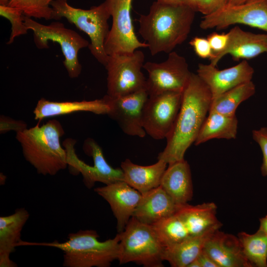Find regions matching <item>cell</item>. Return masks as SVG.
I'll return each mask as SVG.
<instances>
[{"mask_svg":"<svg viewBox=\"0 0 267 267\" xmlns=\"http://www.w3.org/2000/svg\"><path fill=\"white\" fill-rule=\"evenodd\" d=\"M211 92L197 74L191 73L182 92L180 108L175 124L166 138L164 149L158 160L168 165L184 159L187 149L194 143L210 109Z\"/></svg>","mask_w":267,"mask_h":267,"instance_id":"obj_1","label":"cell"},{"mask_svg":"<svg viewBox=\"0 0 267 267\" xmlns=\"http://www.w3.org/2000/svg\"><path fill=\"white\" fill-rule=\"evenodd\" d=\"M196 11L186 4L153 2L147 14L138 19L139 33L151 54L169 53L187 38Z\"/></svg>","mask_w":267,"mask_h":267,"instance_id":"obj_2","label":"cell"},{"mask_svg":"<svg viewBox=\"0 0 267 267\" xmlns=\"http://www.w3.org/2000/svg\"><path fill=\"white\" fill-rule=\"evenodd\" d=\"M64 134L59 121L52 119L16 133V138L25 160L39 174L54 176L68 167L66 151L60 142Z\"/></svg>","mask_w":267,"mask_h":267,"instance_id":"obj_3","label":"cell"},{"mask_svg":"<svg viewBox=\"0 0 267 267\" xmlns=\"http://www.w3.org/2000/svg\"><path fill=\"white\" fill-rule=\"evenodd\" d=\"M96 231L80 230L68 234L63 242L54 240L50 242H36L21 240L20 246H41L55 248L63 252L64 267H109L118 260L120 235L104 241L98 240Z\"/></svg>","mask_w":267,"mask_h":267,"instance_id":"obj_4","label":"cell"},{"mask_svg":"<svg viewBox=\"0 0 267 267\" xmlns=\"http://www.w3.org/2000/svg\"><path fill=\"white\" fill-rule=\"evenodd\" d=\"M50 6L53 10V19L65 18L89 37L90 53L105 66L109 56L105 51L104 43L110 30L108 20L111 17L105 1L89 9L73 7L67 0H54Z\"/></svg>","mask_w":267,"mask_h":267,"instance_id":"obj_5","label":"cell"},{"mask_svg":"<svg viewBox=\"0 0 267 267\" xmlns=\"http://www.w3.org/2000/svg\"><path fill=\"white\" fill-rule=\"evenodd\" d=\"M120 235V265L134 262L145 267H163L165 247L152 225L132 217Z\"/></svg>","mask_w":267,"mask_h":267,"instance_id":"obj_6","label":"cell"},{"mask_svg":"<svg viewBox=\"0 0 267 267\" xmlns=\"http://www.w3.org/2000/svg\"><path fill=\"white\" fill-rule=\"evenodd\" d=\"M23 19L27 29L33 32L36 47L40 49L48 48L49 41L58 44L64 57L63 64L69 77H78L82 71L79 51L88 47L89 43L76 31L66 28L61 22H52L49 25H44L25 15Z\"/></svg>","mask_w":267,"mask_h":267,"instance_id":"obj_7","label":"cell"},{"mask_svg":"<svg viewBox=\"0 0 267 267\" xmlns=\"http://www.w3.org/2000/svg\"><path fill=\"white\" fill-rule=\"evenodd\" d=\"M76 143V140L68 138L63 142V146L66 151L70 173L74 175L81 174L86 186L90 188L96 182L106 185L123 181L122 169L114 168L107 163L101 148L93 139L87 138L83 146L85 153L92 158L93 166L87 164L78 157L75 150Z\"/></svg>","mask_w":267,"mask_h":267,"instance_id":"obj_8","label":"cell"},{"mask_svg":"<svg viewBox=\"0 0 267 267\" xmlns=\"http://www.w3.org/2000/svg\"><path fill=\"white\" fill-rule=\"evenodd\" d=\"M144 58L143 52L137 49L130 54L109 55L105 66L107 94L119 97L146 89V79L141 71Z\"/></svg>","mask_w":267,"mask_h":267,"instance_id":"obj_9","label":"cell"},{"mask_svg":"<svg viewBox=\"0 0 267 267\" xmlns=\"http://www.w3.org/2000/svg\"><path fill=\"white\" fill-rule=\"evenodd\" d=\"M182 92L166 91L148 96L143 108L142 124L146 133L155 139L167 138L178 114Z\"/></svg>","mask_w":267,"mask_h":267,"instance_id":"obj_10","label":"cell"},{"mask_svg":"<svg viewBox=\"0 0 267 267\" xmlns=\"http://www.w3.org/2000/svg\"><path fill=\"white\" fill-rule=\"evenodd\" d=\"M143 68L148 74L146 90L148 96L169 91L182 92L192 73L185 57L174 51L169 53L165 61H148Z\"/></svg>","mask_w":267,"mask_h":267,"instance_id":"obj_11","label":"cell"},{"mask_svg":"<svg viewBox=\"0 0 267 267\" xmlns=\"http://www.w3.org/2000/svg\"><path fill=\"white\" fill-rule=\"evenodd\" d=\"M112 18L111 28L104 43L108 55L130 54L139 48L148 47L135 35L131 9L132 0H105Z\"/></svg>","mask_w":267,"mask_h":267,"instance_id":"obj_12","label":"cell"},{"mask_svg":"<svg viewBox=\"0 0 267 267\" xmlns=\"http://www.w3.org/2000/svg\"><path fill=\"white\" fill-rule=\"evenodd\" d=\"M242 24L267 33V2L266 0H247L238 5L226 4L209 15L203 16L199 26L203 30L226 29Z\"/></svg>","mask_w":267,"mask_h":267,"instance_id":"obj_13","label":"cell"},{"mask_svg":"<svg viewBox=\"0 0 267 267\" xmlns=\"http://www.w3.org/2000/svg\"><path fill=\"white\" fill-rule=\"evenodd\" d=\"M110 107L108 115L118 124L122 131L130 136L144 137L146 133L142 124L144 105L148 97L146 89L119 97L105 95Z\"/></svg>","mask_w":267,"mask_h":267,"instance_id":"obj_14","label":"cell"},{"mask_svg":"<svg viewBox=\"0 0 267 267\" xmlns=\"http://www.w3.org/2000/svg\"><path fill=\"white\" fill-rule=\"evenodd\" d=\"M254 74L253 68L246 60L222 70L218 69L211 63H199L197 69V74L209 88L212 98L252 81Z\"/></svg>","mask_w":267,"mask_h":267,"instance_id":"obj_15","label":"cell"},{"mask_svg":"<svg viewBox=\"0 0 267 267\" xmlns=\"http://www.w3.org/2000/svg\"><path fill=\"white\" fill-rule=\"evenodd\" d=\"M94 191L109 204L117 221V232H122L132 217L142 194L124 181L97 187Z\"/></svg>","mask_w":267,"mask_h":267,"instance_id":"obj_16","label":"cell"},{"mask_svg":"<svg viewBox=\"0 0 267 267\" xmlns=\"http://www.w3.org/2000/svg\"><path fill=\"white\" fill-rule=\"evenodd\" d=\"M228 41L225 49L214 54L209 60L211 64L217 66L226 55H230L235 60H247L267 53V34H257L245 31L236 26L228 32Z\"/></svg>","mask_w":267,"mask_h":267,"instance_id":"obj_17","label":"cell"},{"mask_svg":"<svg viewBox=\"0 0 267 267\" xmlns=\"http://www.w3.org/2000/svg\"><path fill=\"white\" fill-rule=\"evenodd\" d=\"M203 250L218 267H252L243 253L238 237L219 229L207 238Z\"/></svg>","mask_w":267,"mask_h":267,"instance_id":"obj_18","label":"cell"},{"mask_svg":"<svg viewBox=\"0 0 267 267\" xmlns=\"http://www.w3.org/2000/svg\"><path fill=\"white\" fill-rule=\"evenodd\" d=\"M179 206L160 185L142 194L132 217L142 223L152 225L175 214Z\"/></svg>","mask_w":267,"mask_h":267,"instance_id":"obj_19","label":"cell"},{"mask_svg":"<svg viewBox=\"0 0 267 267\" xmlns=\"http://www.w3.org/2000/svg\"><path fill=\"white\" fill-rule=\"evenodd\" d=\"M217 209L214 202L195 206L187 203L179 206L176 213L183 221L190 237H195L214 232L222 226L216 216Z\"/></svg>","mask_w":267,"mask_h":267,"instance_id":"obj_20","label":"cell"},{"mask_svg":"<svg viewBox=\"0 0 267 267\" xmlns=\"http://www.w3.org/2000/svg\"><path fill=\"white\" fill-rule=\"evenodd\" d=\"M160 186L178 206L187 204L193 196L191 171L188 162L183 159L168 164Z\"/></svg>","mask_w":267,"mask_h":267,"instance_id":"obj_21","label":"cell"},{"mask_svg":"<svg viewBox=\"0 0 267 267\" xmlns=\"http://www.w3.org/2000/svg\"><path fill=\"white\" fill-rule=\"evenodd\" d=\"M110 107L106 97L93 100L80 101H52L41 98L38 100L33 113L35 120L66 115L77 112H89L95 114H107Z\"/></svg>","mask_w":267,"mask_h":267,"instance_id":"obj_22","label":"cell"},{"mask_svg":"<svg viewBox=\"0 0 267 267\" xmlns=\"http://www.w3.org/2000/svg\"><path fill=\"white\" fill-rule=\"evenodd\" d=\"M29 216L28 211L21 208L10 215L0 217V267L17 266L10 259V256L21 240V231Z\"/></svg>","mask_w":267,"mask_h":267,"instance_id":"obj_23","label":"cell"},{"mask_svg":"<svg viewBox=\"0 0 267 267\" xmlns=\"http://www.w3.org/2000/svg\"><path fill=\"white\" fill-rule=\"evenodd\" d=\"M167 165L165 161L158 160L154 164L141 166L126 159L121 164L124 174L123 181L141 194H144L160 185Z\"/></svg>","mask_w":267,"mask_h":267,"instance_id":"obj_24","label":"cell"},{"mask_svg":"<svg viewBox=\"0 0 267 267\" xmlns=\"http://www.w3.org/2000/svg\"><path fill=\"white\" fill-rule=\"evenodd\" d=\"M235 115L226 116L209 111L194 142L198 145L212 139H234L238 130Z\"/></svg>","mask_w":267,"mask_h":267,"instance_id":"obj_25","label":"cell"},{"mask_svg":"<svg viewBox=\"0 0 267 267\" xmlns=\"http://www.w3.org/2000/svg\"><path fill=\"white\" fill-rule=\"evenodd\" d=\"M214 232L189 237L179 243L165 247L164 261H168L173 267H188L199 256L206 240Z\"/></svg>","mask_w":267,"mask_h":267,"instance_id":"obj_26","label":"cell"},{"mask_svg":"<svg viewBox=\"0 0 267 267\" xmlns=\"http://www.w3.org/2000/svg\"><path fill=\"white\" fill-rule=\"evenodd\" d=\"M255 92L256 87L252 81L242 84L212 98L209 111L226 116L235 115L238 106Z\"/></svg>","mask_w":267,"mask_h":267,"instance_id":"obj_27","label":"cell"},{"mask_svg":"<svg viewBox=\"0 0 267 267\" xmlns=\"http://www.w3.org/2000/svg\"><path fill=\"white\" fill-rule=\"evenodd\" d=\"M244 255L253 267H267V235L258 229L254 233L238 234Z\"/></svg>","mask_w":267,"mask_h":267,"instance_id":"obj_28","label":"cell"},{"mask_svg":"<svg viewBox=\"0 0 267 267\" xmlns=\"http://www.w3.org/2000/svg\"><path fill=\"white\" fill-rule=\"evenodd\" d=\"M152 225L165 248L190 237L183 221L176 213Z\"/></svg>","mask_w":267,"mask_h":267,"instance_id":"obj_29","label":"cell"},{"mask_svg":"<svg viewBox=\"0 0 267 267\" xmlns=\"http://www.w3.org/2000/svg\"><path fill=\"white\" fill-rule=\"evenodd\" d=\"M54 0H10L8 5L20 9L31 18L53 19V10L50 6Z\"/></svg>","mask_w":267,"mask_h":267,"instance_id":"obj_30","label":"cell"},{"mask_svg":"<svg viewBox=\"0 0 267 267\" xmlns=\"http://www.w3.org/2000/svg\"><path fill=\"white\" fill-rule=\"evenodd\" d=\"M0 15L8 19L11 25V33L7 44L13 43L16 37L27 34L28 30L23 19L24 14L20 9L8 5H0Z\"/></svg>","mask_w":267,"mask_h":267,"instance_id":"obj_31","label":"cell"},{"mask_svg":"<svg viewBox=\"0 0 267 267\" xmlns=\"http://www.w3.org/2000/svg\"><path fill=\"white\" fill-rule=\"evenodd\" d=\"M252 134L253 140L259 146L263 155L261 174L263 176L267 177V127H263L259 129L253 130Z\"/></svg>","mask_w":267,"mask_h":267,"instance_id":"obj_32","label":"cell"},{"mask_svg":"<svg viewBox=\"0 0 267 267\" xmlns=\"http://www.w3.org/2000/svg\"><path fill=\"white\" fill-rule=\"evenodd\" d=\"M196 54L200 58L210 60L213 56V52L207 38L195 37L189 42Z\"/></svg>","mask_w":267,"mask_h":267,"instance_id":"obj_33","label":"cell"},{"mask_svg":"<svg viewBox=\"0 0 267 267\" xmlns=\"http://www.w3.org/2000/svg\"><path fill=\"white\" fill-rule=\"evenodd\" d=\"M228 0H196V11L204 16L213 13L226 5Z\"/></svg>","mask_w":267,"mask_h":267,"instance_id":"obj_34","label":"cell"},{"mask_svg":"<svg viewBox=\"0 0 267 267\" xmlns=\"http://www.w3.org/2000/svg\"><path fill=\"white\" fill-rule=\"evenodd\" d=\"M213 52V55L222 52L226 47L228 41V34L213 32L206 38Z\"/></svg>","mask_w":267,"mask_h":267,"instance_id":"obj_35","label":"cell"},{"mask_svg":"<svg viewBox=\"0 0 267 267\" xmlns=\"http://www.w3.org/2000/svg\"><path fill=\"white\" fill-rule=\"evenodd\" d=\"M27 129V125L24 121L16 120L11 118L1 115L0 117V133L3 134L10 131L16 133Z\"/></svg>","mask_w":267,"mask_h":267,"instance_id":"obj_36","label":"cell"},{"mask_svg":"<svg viewBox=\"0 0 267 267\" xmlns=\"http://www.w3.org/2000/svg\"><path fill=\"white\" fill-rule=\"evenodd\" d=\"M196 260L200 267H218L214 261L203 250Z\"/></svg>","mask_w":267,"mask_h":267,"instance_id":"obj_37","label":"cell"},{"mask_svg":"<svg viewBox=\"0 0 267 267\" xmlns=\"http://www.w3.org/2000/svg\"><path fill=\"white\" fill-rule=\"evenodd\" d=\"M260 226L259 229L267 235V215L259 219Z\"/></svg>","mask_w":267,"mask_h":267,"instance_id":"obj_38","label":"cell"},{"mask_svg":"<svg viewBox=\"0 0 267 267\" xmlns=\"http://www.w3.org/2000/svg\"><path fill=\"white\" fill-rule=\"evenodd\" d=\"M157 1L163 3L170 4H185V0H157Z\"/></svg>","mask_w":267,"mask_h":267,"instance_id":"obj_39","label":"cell"},{"mask_svg":"<svg viewBox=\"0 0 267 267\" xmlns=\"http://www.w3.org/2000/svg\"><path fill=\"white\" fill-rule=\"evenodd\" d=\"M185 3L196 11V0H185Z\"/></svg>","mask_w":267,"mask_h":267,"instance_id":"obj_40","label":"cell"},{"mask_svg":"<svg viewBox=\"0 0 267 267\" xmlns=\"http://www.w3.org/2000/svg\"><path fill=\"white\" fill-rule=\"evenodd\" d=\"M247 0H228L227 4L229 5H238L242 4Z\"/></svg>","mask_w":267,"mask_h":267,"instance_id":"obj_41","label":"cell"},{"mask_svg":"<svg viewBox=\"0 0 267 267\" xmlns=\"http://www.w3.org/2000/svg\"><path fill=\"white\" fill-rule=\"evenodd\" d=\"M10 0H0V5H8Z\"/></svg>","mask_w":267,"mask_h":267,"instance_id":"obj_42","label":"cell"},{"mask_svg":"<svg viewBox=\"0 0 267 267\" xmlns=\"http://www.w3.org/2000/svg\"><path fill=\"white\" fill-rule=\"evenodd\" d=\"M266 0L267 2V0Z\"/></svg>","mask_w":267,"mask_h":267,"instance_id":"obj_43","label":"cell"}]
</instances>
